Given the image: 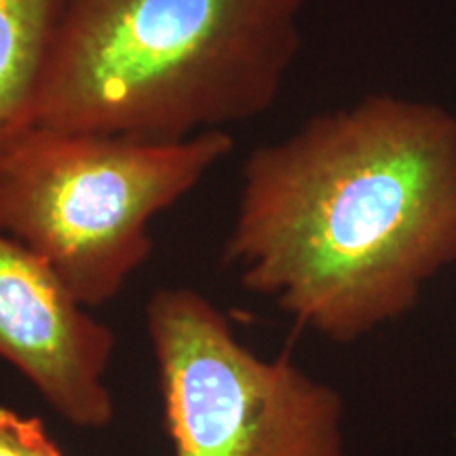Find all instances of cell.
Segmentation results:
<instances>
[{
	"mask_svg": "<svg viewBox=\"0 0 456 456\" xmlns=\"http://www.w3.org/2000/svg\"><path fill=\"white\" fill-rule=\"evenodd\" d=\"M305 0H60L38 123L184 140L271 110Z\"/></svg>",
	"mask_w": 456,
	"mask_h": 456,
	"instance_id": "cell-2",
	"label": "cell"
},
{
	"mask_svg": "<svg viewBox=\"0 0 456 456\" xmlns=\"http://www.w3.org/2000/svg\"><path fill=\"white\" fill-rule=\"evenodd\" d=\"M146 332L174 456H349L340 393L245 346L197 289H157Z\"/></svg>",
	"mask_w": 456,
	"mask_h": 456,
	"instance_id": "cell-4",
	"label": "cell"
},
{
	"mask_svg": "<svg viewBox=\"0 0 456 456\" xmlns=\"http://www.w3.org/2000/svg\"><path fill=\"white\" fill-rule=\"evenodd\" d=\"M224 262L332 342L408 315L456 265V114L370 94L258 146Z\"/></svg>",
	"mask_w": 456,
	"mask_h": 456,
	"instance_id": "cell-1",
	"label": "cell"
},
{
	"mask_svg": "<svg viewBox=\"0 0 456 456\" xmlns=\"http://www.w3.org/2000/svg\"><path fill=\"white\" fill-rule=\"evenodd\" d=\"M117 338L51 266L0 231V359L66 423L104 429L114 420L106 374Z\"/></svg>",
	"mask_w": 456,
	"mask_h": 456,
	"instance_id": "cell-5",
	"label": "cell"
},
{
	"mask_svg": "<svg viewBox=\"0 0 456 456\" xmlns=\"http://www.w3.org/2000/svg\"><path fill=\"white\" fill-rule=\"evenodd\" d=\"M60 0H0V159L38 123Z\"/></svg>",
	"mask_w": 456,
	"mask_h": 456,
	"instance_id": "cell-6",
	"label": "cell"
},
{
	"mask_svg": "<svg viewBox=\"0 0 456 456\" xmlns=\"http://www.w3.org/2000/svg\"><path fill=\"white\" fill-rule=\"evenodd\" d=\"M232 148L228 131L148 140L37 125L0 159V231L95 309L148 260L152 220Z\"/></svg>",
	"mask_w": 456,
	"mask_h": 456,
	"instance_id": "cell-3",
	"label": "cell"
},
{
	"mask_svg": "<svg viewBox=\"0 0 456 456\" xmlns=\"http://www.w3.org/2000/svg\"><path fill=\"white\" fill-rule=\"evenodd\" d=\"M0 456H64L38 416L0 403Z\"/></svg>",
	"mask_w": 456,
	"mask_h": 456,
	"instance_id": "cell-7",
	"label": "cell"
}]
</instances>
